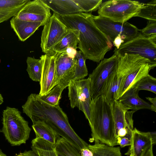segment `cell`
Wrapping results in <instances>:
<instances>
[{"instance_id":"21","label":"cell","mask_w":156,"mask_h":156,"mask_svg":"<svg viewBox=\"0 0 156 156\" xmlns=\"http://www.w3.org/2000/svg\"><path fill=\"white\" fill-rule=\"evenodd\" d=\"M79 32L76 30H69V31L61 41L53 48L55 53H60L66 52L68 48L75 50L77 48L79 43Z\"/></svg>"},{"instance_id":"3","label":"cell","mask_w":156,"mask_h":156,"mask_svg":"<svg viewBox=\"0 0 156 156\" xmlns=\"http://www.w3.org/2000/svg\"><path fill=\"white\" fill-rule=\"evenodd\" d=\"M89 122L95 142L111 146L117 145L111 105L108 104L103 95L92 100Z\"/></svg>"},{"instance_id":"20","label":"cell","mask_w":156,"mask_h":156,"mask_svg":"<svg viewBox=\"0 0 156 156\" xmlns=\"http://www.w3.org/2000/svg\"><path fill=\"white\" fill-rule=\"evenodd\" d=\"M73 76L71 74L61 80L46 94L40 95L39 97L43 101L52 106L59 105V101L62 91L68 87Z\"/></svg>"},{"instance_id":"14","label":"cell","mask_w":156,"mask_h":156,"mask_svg":"<svg viewBox=\"0 0 156 156\" xmlns=\"http://www.w3.org/2000/svg\"><path fill=\"white\" fill-rule=\"evenodd\" d=\"M110 105L115 137L118 132L121 130L126 129L132 131L134 128L133 116L135 112L129 111L128 108L117 100H115Z\"/></svg>"},{"instance_id":"13","label":"cell","mask_w":156,"mask_h":156,"mask_svg":"<svg viewBox=\"0 0 156 156\" xmlns=\"http://www.w3.org/2000/svg\"><path fill=\"white\" fill-rule=\"evenodd\" d=\"M57 53L45 54L40 57L42 65L40 95L46 94L55 86V60Z\"/></svg>"},{"instance_id":"6","label":"cell","mask_w":156,"mask_h":156,"mask_svg":"<svg viewBox=\"0 0 156 156\" xmlns=\"http://www.w3.org/2000/svg\"><path fill=\"white\" fill-rule=\"evenodd\" d=\"M144 4L135 1L108 0L101 3L98 13L99 16L113 21L125 23L136 17Z\"/></svg>"},{"instance_id":"16","label":"cell","mask_w":156,"mask_h":156,"mask_svg":"<svg viewBox=\"0 0 156 156\" xmlns=\"http://www.w3.org/2000/svg\"><path fill=\"white\" fill-rule=\"evenodd\" d=\"M77 59L70 57L66 52L57 53L55 60V86L64 78L74 72Z\"/></svg>"},{"instance_id":"41","label":"cell","mask_w":156,"mask_h":156,"mask_svg":"<svg viewBox=\"0 0 156 156\" xmlns=\"http://www.w3.org/2000/svg\"><path fill=\"white\" fill-rule=\"evenodd\" d=\"M15 156H20V154H17Z\"/></svg>"},{"instance_id":"42","label":"cell","mask_w":156,"mask_h":156,"mask_svg":"<svg viewBox=\"0 0 156 156\" xmlns=\"http://www.w3.org/2000/svg\"><path fill=\"white\" fill-rule=\"evenodd\" d=\"M129 156H134L132 154H130L129 155Z\"/></svg>"},{"instance_id":"28","label":"cell","mask_w":156,"mask_h":156,"mask_svg":"<svg viewBox=\"0 0 156 156\" xmlns=\"http://www.w3.org/2000/svg\"><path fill=\"white\" fill-rule=\"evenodd\" d=\"M56 151L67 156H81L80 152L65 139L59 137L55 144Z\"/></svg>"},{"instance_id":"7","label":"cell","mask_w":156,"mask_h":156,"mask_svg":"<svg viewBox=\"0 0 156 156\" xmlns=\"http://www.w3.org/2000/svg\"><path fill=\"white\" fill-rule=\"evenodd\" d=\"M114 52L118 56L138 55L149 61L152 69L156 67V42L144 37L140 32L136 37L122 44L118 49L115 48Z\"/></svg>"},{"instance_id":"10","label":"cell","mask_w":156,"mask_h":156,"mask_svg":"<svg viewBox=\"0 0 156 156\" xmlns=\"http://www.w3.org/2000/svg\"><path fill=\"white\" fill-rule=\"evenodd\" d=\"M68 97L72 108L77 107L84 114L88 122L90 119V107L92 102L88 78L71 80L68 86Z\"/></svg>"},{"instance_id":"4","label":"cell","mask_w":156,"mask_h":156,"mask_svg":"<svg viewBox=\"0 0 156 156\" xmlns=\"http://www.w3.org/2000/svg\"><path fill=\"white\" fill-rule=\"evenodd\" d=\"M118 57L116 74L120 81L116 100L132 88L152 69L149 61L138 55L125 54Z\"/></svg>"},{"instance_id":"35","label":"cell","mask_w":156,"mask_h":156,"mask_svg":"<svg viewBox=\"0 0 156 156\" xmlns=\"http://www.w3.org/2000/svg\"><path fill=\"white\" fill-rule=\"evenodd\" d=\"M151 104V110L154 112H156V97L152 98L149 97H146Z\"/></svg>"},{"instance_id":"1","label":"cell","mask_w":156,"mask_h":156,"mask_svg":"<svg viewBox=\"0 0 156 156\" xmlns=\"http://www.w3.org/2000/svg\"><path fill=\"white\" fill-rule=\"evenodd\" d=\"M58 16L68 29L78 31L77 48L86 59L99 62L104 58L106 53L112 49V43L96 26L91 14L83 12Z\"/></svg>"},{"instance_id":"36","label":"cell","mask_w":156,"mask_h":156,"mask_svg":"<svg viewBox=\"0 0 156 156\" xmlns=\"http://www.w3.org/2000/svg\"><path fill=\"white\" fill-rule=\"evenodd\" d=\"M153 144L151 145L141 156H154L153 150Z\"/></svg>"},{"instance_id":"2","label":"cell","mask_w":156,"mask_h":156,"mask_svg":"<svg viewBox=\"0 0 156 156\" xmlns=\"http://www.w3.org/2000/svg\"><path fill=\"white\" fill-rule=\"evenodd\" d=\"M22 108L23 112L31 119L33 123L37 121L44 122L80 153L82 149L88 148V144L72 128L66 114L59 105H49L41 100L38 94H31Z\"/></svg>"},{"instance_id":"37","label":"cell","mask_w":156,"mask_h":156,"mask_svg":"<svg viewBox=\"0 0 156 156\" xmlns=\"http://www.w3.org/2000/svg\"><path fill=\"white\" fill-rule=\"evenodd\" d=\"M80 153L81 156H93L92 153L88 148L82 149Z\"/></svg>"},{"instance_id":"25","label":"cell","mask_w":156,"mask_h":156,"mask_svg":"<svg viewBox=\"0 0 156 156\" xmlns=\"http://www.w3.org/2000/svg\"><path fill=\"white\" fill-rule=\"evenodd\" d=\"M115 72L110 77L102 94L109 105H111L115 100H116L117 93L120 83V81L118 78Z\"/></svg>"},{"instance_id":"24","label":"cell","mask_w":156,"mask_h":156,"mask_svg":"<svg viewBox=\"0 0 156 156\" xmlns=\"http://www.w3.org/2000/svg\"><path fill=\"white\" fill-rule=\"evenodd\" d=\"M88 148L92 153L93 156H122L119 147L95 142L93 145L88 144Z\"/></svg>"},{"instance_id":"11","label":"cell","mask_w":156,"mask_h":156,"mask_svg":"<svg viewBox=\"0 0 156 156\" xmlns=\"http://www.w3.org/2000/svg\"><path fill=\"white\" fill-rule=\"evenodd\" d=\"M69 31L66 26L55 13L50 16L44 26L42 31L41 47L45 54L55 52L53 48L64 37Z\"/></svg>"},{"instance_id":"30","label":"cell","mask_w":156,"mask_h":156,"mask_svg":"<svg viewBox=\"0 0 156 156\" xmlns=\"http://www.w3.org/2000/svg\"><path fill=\"white\" fill-rule=\"evenodd\" d=\"M136 16L142 17L149 21H156V0H153L144 3Z\"/></svg>"},{"instance_id":"26","label":"cell","mask_w":156,"mask_h":156,"mask_svg":"<svg viewBox=\"0 0 156 156\" xmlns=\"http://www.w3.org/2000/svg\"><path fill=\"white\" fill-rule=\"evenodd\" d=\"M26 70L29 77L33 81L40 82L42 74V65L41 59L28 57L26 61Z\"/></svg>"},{"instance_id":"38","label":"cell","mask_w":156,"mask_h":156,"mask_svg":"<svg viewBox=\"0 0 156 156\" xmlns=\"http://www.w3.org/2000/svg\"><path fill=\"white\" fill-rule=\"evenodd\" d=\"M20 156H38L34 151L32 150L25 151L19 153Z\"/></svg>"},{"instance_id":"22","label":"cell","mask_w":156,"mask_h":156,"mask_svg":"<svg viewBox=\"0 0 156 156\" xmlns=\"http://www.w3.org/2000/svg\"><path fill=\"white\" fill-rule=\"evenodd\" d=\"M32 150L38 156H58L55 144L41 138H35L31 141Z\"/></svg>"},{"instance_id":"19","label":"cell","mask_w":156,"mask_h":156,"mask_svg":"<svg viewBox=\"0 0 156 156\" xmlns=\"http://www.w3.org/2000/svg\"><path fill=\"white\" fill-rule=\"evenodd\" d=\"M30 0H0V23L15 16Z\"/></svg>"},{"instance_id":"8","label":"cell","mask_w":156,"mask_h":156,"mask_svg":"<svg viewBox=\"0 0 156 156\" xmlns=\"http://www.w3.org/2000/svg\"><path fill=\"white\" fill-rule=\"evenodd\" d=\"M118 57L114 54L101 60L88 78L92 100L102 95L111 75L116 70Z\"/></svg>"},{"instance_id":"15","label":"cell","mask_w":156,"mask_h":156,"mask_svg":"<svg viewBox=\"0 0 156 156\" xmlns=\"http://www.w3.org/2000/svg\"><path fill=\"white\" fill-rule=\"evenodd\" d=\"M156 143L155 132H142L135 128L132 132L130 147L126 154L141 156L151 145Z\"/></svg>"},{"instance_id":"18","label":"cell","mask_w":156,"mask_h":156,"mask_svg":"<svg viewBox=\"0 0 156 156\" xmlns=\"http://www.w3.org/2000/svg\"><path fill=\"white\" fill-rule=\"evenodd\" d=\"M139 91L134 88L128 90L117 100L126 107L135 112L141 109L151 110V105L139 96Z\"/></svg>"},{"instance_id":"12","label":"cell","mask_w":156,"mask_h":156,"mask_svg":"<svg viewBox=\"0 0 156 156\" xmlns=\"http://www.w3.org/2000/svg\"><path fill=\"white\" fill-rule=\"evenodd\" d=\"M51 16L50 9L42 0H30L11 19L20 22H39L44 26Z\"/></svg>"},{"instance_id":"31","label":"cell","mask_w":156,"mask_h":156,"mask_svg":"<svg viewBox=\"0 0 156 156\" xmlns=\"http://www.w3.org/2000/svg\"><path fill=\"white\" fill-rule=\"evenodd\" d=\"M82 12H88L98 9L102 0H73Z\"/></svg>"},{"instance_id":"9","label":"cell","mask_w":156,"mask_h":156,"mask_svg":"<svg viewBox=\"0 0 156 156\" xmlns=\"http://www.w3.org/2000/svg\"><path fill=\"white\" fill-rule=\"evenodd\" d=\"M93 18L96 26L112 43L118 36L126 42L136 37L139 32L136 27L127 22H115L99 16L93 15Z\"/></svg>"},{"instance_id":"39","label":"cell","mask_w":156,"mask_h":156,"mask_svg":"<svg viewBox=\"0 0 156 156\" xmlns=\"http://www.w3.org/2000/svg\"><path fill=\"white\" fill-rule=\"evenodd\" d=\"M3 98L2 95L0 93V105L3 102Z\"/></svg>"},{"instance_id":"34","label":"cell","mask_w":156,"mask_h":156,"mask_svg":"<svg viewBox=\"0 0 156 156\" xmlns=\"http://www.w3.org/2000/svg\"><path fill=\"white\" fill-rule=\"evenodd\" d=\"M124 43V41L122 39L121 36H118L112 42V44L116 47L115 48L117 49L122 44Z\"/></svg>"},{"instance_id":"40","label":"cell","mask_w":156,"mask_h":156,"mask_svg":"<svg viewBox=\"0 0 156 156\" xmlns=\"http://www.w3.org/2000/svg\"><path fill=\"white\" fill-rule=\"evenodd\" d=\"M57 153L58 156H67L66 155L62 153H61L58 152H57Z\"/></svg>"},{"instance_id":"23","label":"cell","mask_w":156,"mask_h":156,"mask_svg":"<svg viewBox=\"0 0 156 156\" xmlns=\"http://www.w3.org/2000/svg\"><path fill=\"white\" fill-rule=\"evenodd\" d=\"M32 126L35 133L36 138H41L55 144L59 136L45 123L37 121L33 123Z\"/></svg>"},{"instance_id":"5","label":"cell","mask_w":156,"mask_h":156,"mask_svg":"<svg viewBox=\"0 0 156 156\" xmlns=\"http://www.w3.org/2000/svg\"><path fill=\"white\" fill-rule=\"evenodd\" d=\"M2 127L0 131L12 146L25 144L31 129L17 108L7 106L2 112Z\"/></svg>"},{"instance_id":"27","label":"cell","mask_w":156,"mask_h":156,"mask_svg":"<svg viewBox=\"0 0 156 156\" xmlns=\"http://www.w3.org/2000/svg\"><path fill=\"white\" fill-rule=\"evenodd\" d=\"M75 57L77 62L75 67L72 80H78L83 79L88 74L85 63L86 59L80 50L76 52Z\"/></svg>"},{"instance_id":"32","label":"cell","mask_w":156,"mask_h":156,"mask_svg":"<svg viewBox=\"0 0 156 156\" xmlns=\"http://www.w3.org/2000/svg\"><path fill=\"white\" fill-rule=\"evenodd\" d=\"M156 21H149L146 27L139 31L144 37L156 42Z\"/></svg>"},{"instance_id":"29","label":"cell","mask_w":156,"mask_h":156,"mask_svg":"<svg viewBox=\"0 0 156 156\" xmlns=\"http://www.w3.org/2000/svg\"><path fill=\"white\" fill-rule=\"evenodd\" d=\"M132 88L138 91L146 90L156 94V78L149 74L141 79Z\"/></svg>"},{"instance_id":"33","label":"cell","mask_w":156,"mask_h":156,"mask_svg":"<svg viewBox=\"0 0 156 156\" xmlns=\"http://www.w3.org/2000/svg\"><path fill=\"white\" fill-rule=\"evenodd\" d=\"M132 133L127 134L126 136L118 137L116 138L117 145H119L121 147L130 146L131 144Z\"/></svg>"},{"instance_id":"17","label":"cell","mask_w":156,"mask_h":156,"mask_svg":"<svg viewBox=\"0 0 156 156\" xmlns=\"http://www.w3.org/2000/svg\"><path fill=\"white\" fill-rule=\"evenodd\" d=\"M42 1L54 13L59 16H68L83 12L73 0Z\"/></svg>"}]
</instances>
